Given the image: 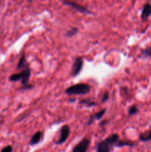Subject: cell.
Masks as SVG:
<instances>
[{"instance_id":"cell-21","label":"cell","mask_w":151,"mask_h":152,"mask_svg":"<svg viewBox=\"0 0 151 152\" xmlns=\"http://www.w3.org/2000/svg\"><path fill=\"white\" fill-rule=\"evenodd\" d=\"M0 152H13V147L11 145H7L4 147Z\"/></svg>"},{"instance_id":"cell-7","label":"cell","mask_w":151,"mask_h":152,"mask_svg":"<svg viewBox=\"0 0 151 152\" xmlns=\"http://www.w3.org/2000/svg\"><path fill=\"white\" fill-rule=\"evenodd\" d=\"M105 112H106V108H104V109H102L101 111L96 112V114H92L90 117V118H89L88 121L87 122V126H91L95 120H101L102 117L105 115Z\"/></svg>"},{"instance_id":"cell-9","label":"cell","mask_w":151,"mask_h":152,"mask_svg":"<svg viewBox=\"0 0 151 152\" xmlns=\"http://www.w3.org/2000/svg\"><path fill=\"white\" fill-rule=\"evenodd\" d=\"M151 15V4L150 3H146L143 6L142 13H141V19L142 20L145 21Z\"/></svg>"},{"instance_id":"cell-10","label":"cell","mask_w":151,"mask_h":152,"mask_svg":"<svg viewBox=\"0 0 151 152\" xmlns=\"http://www.w3.org/2000/svg\"><path fill=\"white\" fill-rule=\"evenodd\" d=\"M22 79L21 80V83H22V86H25V85L28 84V82L30 80V77L31 71L30 66H27L25 69H23L22 71Z\"/></svg>"},{"instance_id":"cell-8","label":"cell","mask_w":151,"mask_h":152,"mask_svg":"<svg viewBox=\"0 0 151 152\" xmlns=\"http://www.w3.org/2000/svg\"><path fill=\"white\" fill-rule=\"evenodd\" d=\"M43 138V132L41 131H38L36 133H34L33 134V136L31 137L30 140L29 145H35L39 143L41 141Z\"/></svg>"},{"instance_id":"cell-5","label":"cell","mask_w":151,"mask_h":152,"mask_svg":"<svg viewBox=\"0 0 151 152\" xmlns=\"http://www.w3.org/2000/svg\"><path fill=\"white\" fill-rule=\"evenodd\" d=\"M90 145V140L89 138H84L73 147L72 152H87Z\"/></svg>"},{"instance_id":"cell-17","label":"cell","mask_w":151,"mask_h":152,"mask_svg":"<svg viewBox=\"0 0 151 152\" xmlns=\"http://www.w3.org/2000/svg\"><path fill=\"white\" fill-rule=\"evenodd\" d=\"M141 56L143 58H147L151 56V46L143 49L141 52Z\"/></svg>"},{"instance_id":"cell-11","label":"cell","mask_w":151,"mask_h":152,"mask_svg":"<svg viewBox=\"0 0 151 152\" xmlns=\"http://www.w3.org/2000/svg\"><path fill=\"white\" fill-rule=\"evenodd\" d=\"M28 65H29V64L27 62L26 57H25V53H23L22 54V56H21L19 62H18L17 66H16V69L23 70V69H25L27 66H28Z\"/></svg>"},{"instance_id":"cell-13","label":"cell","mask_w":151,"mask_h":152,"mask_svg":"<svg viewBox=\"0 0 151 152\" xmlns=\"http://www.w3.org/2000/svg\"><path fill=\"white\" fill-rule=\"evenodd\" d=\"M136 144V142H133V141L130 140H120L117 142V144L115 145V146L118 147V148H121V147L124 146H130V147H133L135 146Z\"/></svg>"},{"instance_id":"cell-6","label":"cell","mask_w":151,"mask_h":152,"mask_svg":"<svg viewBox=\"0 0 151 152\" xmlns=\"http://www.w3.org/2000/svg\"><path fill=\"white\" fill-rule=\"evenodd\" d=\"M70 133V129L69 126L65 125V126H62L59 131V137L56 142V144L61 145V144H63L64 142H66L68 137H69Z\"/></svg>"},{"instance_id":"cell-15","label":"cell","mask_w":151,"mask_h":152,"mask_svg":"<svg viewBox=\"0 0 151 152\" xmlns=\"http://www.w3.org/2000/svg\"><path fill=\"white\" fill-rule=\"evenodd\" d=\"M22 79V71L19 73H16V74H11V75L9 77V81L10 82H17V81H21Z\"/></svg>"},{"instance_id":"cell-12","label":"cell","mask_w":151,"mask_h":152,"mask_svg":"<svg viewBox=\"0 0 151 152\" xmlns=\"http://www.w3.org/2000/svg\"><path fill=\"white\" fill-rule=\"evenodd\" d=\"M139 140L142 142H149L151 140V130H149L148 132H144V133H142L139 134Z\"/></svg>"},{"instance_id":"cell-19","label":"cell","mask_w":151,"mask_h":152,"mask_svg":"<svg viewBox=\"0 0 151 152\" xmlns=\"http://www.w3.org/2000/svg\"><path fill=\"white\" fill-rule=\"evenodd\" d=\"M33 88V85L32 84H27L25 86H22V87L19 88V90H22V91H28V90H31Z\"/></svg>"},{"instance_id":"cell-3","label":"cell","mask_w":151,"mask_h":152,"mask_svg":"<svg viewBox=\"0 0 151 152\" xmlns=\"http://www.w3.org/2000/svg\"><path fill=\"white\" fill-rule=\"evenodd\" d=\"M84 65V61L81 57H76L71 67L70 76L72 77H76L81 73Z\"/></svg>"},{"instance_id":"cell-1","label":"cell","mask_w":151,"mask_h":152,"mask_svg":"<svg viewBox=\"0 0 151 152\" xmlns=\"http://www.w3.org/2000/svg\"><path fill=\"white\" fill-rule=\"evenodd\" d=\"M119 140L118 134H112L106 139L98 142L96 146V152H110Z\"/></svg>"},{"instance_id":"cell-18","label":"cell","mask_w":151,"mask_h":152,"mask_svg":"<svg viewBox=\"0 0 151 152\" xmlns=\"http://www.w3.org/2000/svg\"><path fill=\"white\" fill-rule=\"evenodd\" d=\"M139 111V108H138L137 105H133L129 108L128 109V115L129 116H133L136 114Z\"/></svg>"},{"instance_id":"cell-20","label":"cell","mask_w":151,"mask_h":152,"mask_svg":"<svg viewBox=\"0 0 151 152\" xmlns=\"http://www.w3.org/2000/svg\"><path fill=\"white\" fill-rule=\"evenodd\" d=\"M108 98H109V92L105 91L102 96V101H101V102H102V103H105V102H107V100L108 99Z\"/></svg>"},{"instance_id":"cell-16","label":"cell","mask_w":151,"mask_h":152,"mask_svg":"<svg viewBox=\"0 0 151 152\" xmlns=\"http://www.w3.org/2000/svg\"><path fill=\"white\" fill-rule=\"evenodd\" d=\"M79 103L81 105H84V106H87V107H93L96 105V102L93 100H90V99H81L79 101Z\"/></svg>"},{"instance_id":"cell-2","label":"cell","mask_w":151,"mask_h":152,"mask_svg":"<svg viewBox=\"0 0 151 152\" xmlns=\"http://www.w3.org/2000/svg\"><path fill=\"white\" fill-rule=\"evenodd\" d=\"M90 86L86 83H78L73 85L65 89V92L69 96H76V95H85L90 92Z\"/></svg>"},{"instance_id":"cell-4","label":"cell","mask_w":151,"mask_h":152,"mask_svg":"<svg viewBox=\"0 0 151 152\" xmlns=\"http://www.w3.org/2000/svg\"><path fill=\"white\" fill-rule=\"evenodd\" d=\"M62 3L64 4L67 6H69L71 7L72 8H73L74 10H76V11L79 12V13H83V14H90L91 12L87 8V7H84V6L81 5V4H78L76 2H74V1H69V0H62Z\"/></svg>"},{"instance_id":"cell-14","label":"cell","mask_w":151,"mask_h":152,"mask_svg":"<svg viewBox=\"0 0 151 152\" xmlns=\"http://www.w3.org/2000/svg\"><path fill=\"white\" fill-rule=\"evenodd\" d=\"M78 33V28L73 27V28H71L70 29L68 30L66 33H65V37H68V38H71V37H73L76 35Z\"/></svg>"}]
</instances>
